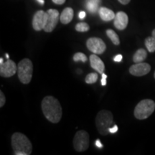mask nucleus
<instances>
[{
    "instance_id": "39448f33",
    "label": "nucleus",
    "mask_w": 155,
    "mask_h": 155,
    "mask_svg": "<svg viewBox=\"0 0 155 155\" xmlns=\"http://www.w3.org/2000/svg\"><path fill=\"white\" fill-rule=\"evenodd\" d=\"M33 65L32 61L28 58H25L17 65V74L19 80L23 84H28L32 78Z\"/></svg>"
},
{
    "instance_id": "a211bd4d",
    "label": "nucleus",
    "mask_w": 155,
    "mask_h": 155,
    "mask_svg": "<svg viewBox=\"0 0 155 155\" xmlns=\"http://www.w3.org/2000/svg\"><path fill=\"white\" fill-rule=\"evenodd\" d=\"M145 46L150 53L155 52V39L153 37H148L145 39Z\"/></svg>"
},
{
    "instance_id": "f257e3e1",
    "label": "nucleus",
    "mask_w": 155,
    "mask_h": 155,
    "mask_svg": "<svg viewBox=\"0 0 155 155\" xmlns=\"http://www.w3.org/2000/svg\"><path fill=\"white\" fill-rule=\"evenodd\" d=\"M42 111L48 121L57 124L62 118V107L57 98L52 96H45L42 101Z\"/></svg>"
},
{
    "instance_id": "6e6552de",
    "label": "nucleus",
    "mask_w": 155,
    "mask_h": 155,
    "mask_svg": "<svg viewBox=\"0 0 155 155\" xmlns=\"http://www.w3.org/2000/svg\"><path fill=\"white\" fill-rule=\"evenodd\" d=\"M48 21L44 28L46 32H52L57 26L58 21L60 20V13L57 9H50L47 11Z\"/></svg>"
},
{
    "instance_id": "cd10ccee",
    "label": "nucleus",
    "mask_w": 155,
    "mask_h": 155,
    "mask_svg": "<svg viewBox=\"0 0 155 155\" xmlns=\"http://www.w3.org/2000/svg\"><path fill=\"white\" fill-rule=\"evenodd\" d=\"M85 17H86V12H85L81 11V12H79L78 17H79V18H80L81 19H83Z\"/></svg>"
},
{
    "instance_id": "c85d7f7f",
    "label": "nucleus",
    "mask_w": 155,
    "mask_h": 155,
    "mask_svg": "<svg viewBox=\"0 0 155 155\" xmlns=\"http://www.w3.org/2000/svg\"><path fill=\"white\" fill-rule=\"evenodd\" d=\"M118 1H119L121 5H128V4L130 2L131 0H118Z\"/></svg>"
},
{
    "instance_id": "4be33fe9",
    "label": "nucleus",
    "mask_w": 155,
    "mask_h": 155,
    "mask_svg": "<svg viewBox=\"0 0 155 155\" xmlns=\"http://www.w3.org/2000/svg\"><path fill=\"white\" fill-rule=\"evenodd\" d=\"M73 61L75 62L82 61L83 63H86L88 61L87 56L82 53H76L73 55Z\"/></svg>"
},
{
    "instance_id": "f3484780",
    "label": "nucleus",
    "mask_w": 155,
    "mask_h": 155,
    "mask_svg": "<svg viewBox=\"0 0 155 155\" xmlns=\"http://www.w3.org/2000/svg\"><path fill=\"white\" fill-rule=\"evenodd\" d=\"M101 0H88L86 3V7L88 10L91 13H96L98 9Z\"/></svg>"
},
{
    "instance_id": "c756f323",
    "label": "nucleus",
    "mask_w": 155,
    "mask_h": 155,
    "mask_svg": "<svg viewBox=\"0 0 155 155\" xmlns=\"http://www.w3.org/2000/svg\"><path fill=\"white\" fill-rule=\"evenodd\" d=\"M96 145L97 147H98V148H102L103 147V145L101 144V141L99 139H97L96 141Z\"/></svg>"
},
{
    "instance_id": "20e7f679",
    "label": "nucleus",
    "mask_w": 155,
    "mask_h": 155,
    "mask_svg": "<svg viewBox=\"0 0 155 155\" xmlns=\"http://www.w3.org/2000/svg\"><path fill=\"white\" fill-rule=\"evenodd\" d=\"M155 110V102L151 99L141 100L136 106L134 111L136 119L139 120L146 119L153 114Z\"/></svg>"
},
{
    "instance_id": "5701e85b",
    "label": "nucleus",
    "mask_w": 155,
    "mask_h": 155,
    "mask_svg": "<svg viewBox=\"0 0 155 155\" xmlns=\"http://www.w3.org/2000/svg\"><path fill=\"white\" fill-rule=\"evenodd\" d=\"M6 102V98L4 95L3 92L0 91V107H3V106L5 104Z\"/></svg>"
},
{
    "instance_id": "6ab92c4d",
    "label": "nucleus",
    "mask_w": 155,
    "mask_h": 155,
    "mask_svg": "<svg viewBox=\"0 0 155 155\" xmlns=\"http://www.w3.org/2000/svg\"><path fill=\"white\" fill-rule=\"evenodd\" d=\"M106 35H107L108 38L111 40V42L115 45H119L120 44V40L119 36H118V35L113 30L108 29V30H106Z\"/></svg>"
},
{
    "instance_id": "dca6fc26",
    "label": "nucleus",
    "mask_w": 155,
    "mask_h": 155,
    "mask_svg": "<svg viewBox=\"0 0 155 155\" xmlns=\"http://www.w3.org/2000/svg\"><path fill=\"white\" fill-rule=\"evenodd\" d=\"M147 58V53L146 50L143 49V48H140V49L137 50L133 56V61L135 63H141Z\"/></svg>"
},
{
    "instance_id": "f03ea898",
    "label": "nucleus",
    "mask_w": 155,
    "mask_h": 155,
    "mask_svg": "<svg viewBox=\"0 0 155 155\" xmlns=\"http://www.w3.org/2000/svg\"><path fill=\"white\" fill-rule=\"evenodd\" d=\"M11 144L15 155H30L32 154V143L30 139L22 133L13 134L11 138Z\"/></svg>"
},
{
    "instance_id": "bb28decb",
    "label": "nucleus",
    "mask_w": 155,
    "mask_h": 155,
    "mask_svg": "<svg viewBox=\"0 0 155 155\" xmlns=\"http://www.w3.org/2000/svg\"><path fill=\"white\" fill-rule=\"evenodd\" d=\"M52 1H53V3L56 4V5H63L66 0H52Z\"/></svg>"
},
{
    "instance_id": "7c9ffc66",
    "label": "nucleus",
    "mask_w": 155,
    "mask_h": 155,
    "mask_svg": "<svg viewBox=\"0 0 155 155\" xmlns=\"http://www.w3.org/2000/svg\"><path fill=\"white\" fill-rule=\"evenodd\" d=\"M37 2H38V3H40V5H43L44 4H45V1L44 0H36Z\"/></svg>"
},
{
    "instance_id": "393cba45",
    "label": "nucleus",
    "mask_w": 155,
    "mask_h": 155,
    "mask_svg": "<svg viewBox=\"0 0 155 155\" xmlns=\"http://www.w3.org/2000/svg\"><path fill=\"white\" fill-rule=\"evenodd\" d=\"M122 58H123V57H122V55H121V54H119V55H116L115 57H114V61L115 62H121Z\"/></svg>"
},
{
    "instance_id": "423d86ee",
    "label": "nucleus",
    "mask_w": 155,
    "mask_h": 155,
    "mask_svg": "<svg viewBox=\"0 0 155 155\" xmlns=\"http://www.w3.org/2000/svg\"><path fill=\"white\" fill-rule=\"evenodd\" d=\"M73 147L76 152H81L89 147V134L87 131L80 130L75 134L73 138Z\"/></svg>"
},
{
    "instance_id": "f8f14e48",
    "label": "nucleus",
    "mask_w": 155,
    "mask_h": 155,
    "mask_svg": "<svg viewBox=\"0 0 155 155\" xmlns=\"http://www.w3.org/2000/svg\"><path fill=\"white\" fill-rule=\"evenodd\" d=\"M128 23H129V17L125 12H119L116 13L115 18L114 19V25L117 30H125L127 28Z\"/></svg>"
},
{
    "instance_id": "a878e982",
    "label": "nucleus",
    "mask_w": 155,
    "mask_h": 155,
    "mask_svg": "<svg viewBox=\"0 0 155 155\" xmlns=\"http://www.w3.org/2000/svg\"><path fill=\"white\" fill-rule=\"evenodd\" d=\"M117 131H118V127L116 125H114L113 127L110 128L109 129V133H111V134L116 133Z\"/></svg>"
},
{
    "instance_id": "aec40b11",
    "label": "nucleus",
    "mask_w": 155,
    "mask_h": 155,
    "mask_svg": "<svg viewBox=\"0 0 155 155\" xmlns=\"http://www.w3.org/2000/svg\"><path fill=\"white\" fill-rule=\"evenodd\" d=\"M90 30V27L89 25L86 22H79L75 26V30L77 32H88V31Z\"/></svg>"
},
{
    "instance_id": "9d476101",
    "label": "nucleus",
    "mask_w": 155,
    "mask_h": 155,
    "mask_svg": "<svg viewBox=\"0 0 155 155\" xmlns=\"http://www.w3.org/2000/svg\"><path fill=\"white\" fill-rule=\"evenodd\" d=\"M17 73V65L13 61L7 59V61L0 65V75L4 78L13 76Z\"/></svg>"
},
{
    "instance_id": "1a4fd4ad",
    "label": "nucleus",
    "mask_w": 155,
    "mask_h": 155,
    "mask_svg": "<svg viewBox=\"0 0 155 155\" xmlns=\"http://www.w3.org/2000/svg\"><path fill=\"white\" fill-rule=\"evenodd\" d=\"M48 13L43 10H39L35 14L32 19V28L35 31L44 30L47 24Z\"/></svg>"
},
{
    "instance_id": "473e14b6",
    "label": "nucleus",
    "mask_w": 155,
    "mask_h": 155,
    "mask_svg": "<svg viewBox=\"0 0 155 155\" xmlns=\"http://www.w3.org/2000/svg\"><path fill=\"white\" fill-rule=\"evenodd\" d=\"M152 37L155 39V29L152 31Z\"/></svg>"
},
{
    "instance_id": "2f4dec72",
    "label": "nucleus",
    "mask_w": 155,
    "mask_h": 155,
    "mask_svg": "<svg viewBox=\"0 0 155 155\" xmlns=\"http://www.w3.org/2000/svg\"><path fill=\"white\" fill-rule=\"evenodd\" d=\"M4 63H5V62H4L3 58H0V65H2V64H3Z\"/></svg>"
},
{
    "instance_id": "7ed1b4c3",
    "label": "nucleus",
    "mask_w": 155,
    "mask_h": 155,
    "mask_svg": "<svg viewBox=\"0 0 155 155\" xmlns=\"http://www.w3.org/2000/svg\"><path fill=\"white\" fill-rule=\"evenodd\" d=\"M113 124V114L108 110H101L97 114L96 126L101 135H107Z\"/></svg>"
},
{
    "instance_id": "72a5a7b5",
    "label": "nucleus",
    "mask_w": 155,
    "mask_h": 155,
    "mask_svg": "<svg viewBox=\"0 0 155 155\" xmlns=\"http://www.w3.org/2000/svg\"><path fill=\"white\" fill-rule=\"evenodd\" d=\"M6 57H7V59H9V55H8V54H6Z\"/></svg>"
},
{
    "instance_id": "0eeeda50",
    "label": "nucleus",
    "mask_w": 155,
    "mask_h": 155,
    "mask_svg": "<svg viewBox=\"0 0 155 155\" xmlns=\"http://www.w3.org/2000/svg\"><path fill=\"white\" fill-rule=\"evenodd\" d=\"M86 46L88 49L94 54H102L105 52L106 45L101 38H90L86 42Z\"/></svg>"
},
{
    "instance_id": "9b49d317",
    "label": "nucleus",
    "mask_w": 155,
    "mask_h": 155,
    "mask_svg": "<svg viewBox=\"0 0 155 155\" xmlns=\"http://www.w3.org/2000/svg\"><path fill=\"white\" fill-rule=\"evenodd\" d=\"M151 71V66L150 64L147 63H135L129 68V73L134 76L141 77L148 74Z\"/></svg>"
},
{
    "instance_id": "ddd939ff",
    "label": "nucleus",
    "mask_w": 155,
    "mask_h": 155,
    "mask_svg": "<svg viewBox=\"0 0 155 155\" xmlns=\"http://www.w3.org/2000/svg\"><path fill=\"white\" fill-rule=\"evenodd\" d=\"M89 60H90L91 66L92 68L94 69L98 73L102 74L104 73V70H105V65H104L102 60L98 55H95V54L91 55Z\"/></svg>"
},
{
    "instance_id": "f704fd0d",
    "label": "nucleus",
    "mask_w": 155,
    "mask_h": 155,
    "mask_svg": "<svg viewBox=\"0 0 155 155\" xmlns=\"http://www.w3.org/2000/svg\"><path fill=\"white\" fill-rule=\"evenodd\" d=\"M154 79H155V72H154Z\"/></svg>"
},
{
    "instance_id": "2eb2a0df",
    "label": "nucleus",
    "mask_w": 155,
    "mask_h": 155,
    "mask_svg": "<svg viewBox=\"0 0 155 155\" xmlns=\"http://www.w3.org/2000/svg\"><path fill=\"white\" fill-rule=\"evenodd\" d=\"M99 12V16L102 20L105 22H109L115 18L116 14L111 9L106 8V7H101L98 10Z\"/></svg>"
},
{
    "instance_id": "412c9836",
    "label": "nucleus",
    "mask_w": 155,
    "mask_h": 155,
    "mask_svg": "<svg viewBox=\"0 0 155 155\" xmlns=\"http://www.w3.org/2000/svg\"><path fill=\"white\" fill-rule=\"evenodd\" d=\"M98 74L96 73H89L88 75H86V78H85V81L88 84H93L95 83L98 80Z\"/></svg>"
},
{
    "instance_id": "4468645a",
    "label": "nucleus",
    "mask_w": 155,
    "mask_h": 155,
    "mask_svg": "<svg viewBox=\"0 0 155 155\" xmlns=\"http://www.w3.org/2000/svg\"><path fill=\"white\" fill-rule=\"evenodd\" d=\"M74 15V12L73 9L71 7H66L61 12V16H60V20L61 22L64 25H67L71 22Z\"/></svg>"
},
{
    "instance_id": "b1692460",
    "label": "nucleus",
    "mask_w": 155,
    "mask_h": 155,
    "mask_svg": "<svg viewBox=\"0 0 155 155\" xmlns=\"http://www.w3.org/2000/svg\"><path fill=\"white\" fill-rule=\"evenodd\" d=\"M106 78H107V75L105 73H102V79H101V85L103 86L106 85Z\"/></svg>"
}]
</instances>
